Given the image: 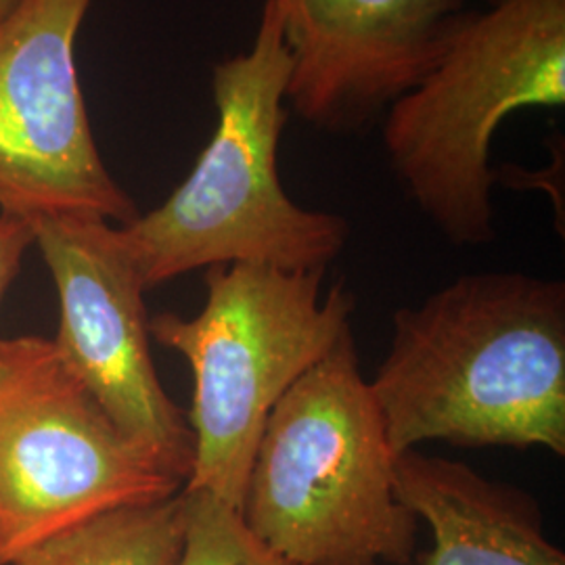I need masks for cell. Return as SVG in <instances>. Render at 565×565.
I'll return each mask as SVG.
<instances>
[{
  "instance_id": "cell-10",
  "label": "cell",
  "mask_w": 565,
  "mask_h": 565,
  "mask_svg": "<svg viewBox=\"0 0 565 565\" xmlns=\"http://www.w3.org/2000/svg\"><path fill=\"white\" fill-rule=\"evenodd\" d=\"M396 492L431 530L424 565H565L543 507L520 486L490 480L463 461L406 450L396 457Z\"/></svg>"
},
{
  "instance_id": "cell-5",
  "label": "cell",
  "mask_w": 565,
  "mask_h": 565,
  "mask_svg": "<svg viewBox=\"0 0 565 565\" xmlns=\"http://www.w3.org/2000/svg\"><path fill=\"white\" fill-rule=\"evenodd\" d=\"M324 270L233 263L205 268L202 312H162L149 335L193 371V469L182 488L207 490L242 513L264 425L287 390L350 331L354 296Z\"/></svg>"
},
{
  "instance_id": "cell-8",
  "label": "cell",
  "mask_w": 565,
  "mask_h": 565,
  "mask_svg": "<svg viewBox=\"0 0 565 565\" xmlns=\"http://www.w3.org/2000/svg\"><path fill=\"white\" fill-rule=\"evenodd\" d=\"M93 0H23L0 21V210L25 221L93 214L130 224L139 210L109 174L76 70Z\"/></svg>"
},
{
  "instance_id": "cell-9",
  "label": "cell",
  "mask_w": 565,
  "mask_h": 565,
  "mask_svg": "<svg viewBox=\"0 0 565 565\" xmlns=\"http://www.w3.org/2000/svg\"><path fill=\"white\" fill-rule=\"evenodd\" d=\"M291 60L287 103L329 135H361L440 60L465 0H268Z\"/></svg>"
},
{
  "instance_id": "cell-1",
  "label": "cell",
  "mask_w": 565,
  "mask_h": 565,
  "mask_svg": "<svg viewBox=\"0 0 565 565\" xmlns=\"http://www.w3.org/2000/svg\"><path fill=\"white\" fill-rule=\"evenodd\" d=\"M371 394L398 457L427 443L565 455V282L469 273L394 312Z\"/></svg>"
},
{
  "instance_id": "cell-3",
  "label": "cell",
  "mask_w": 565,
  "mask_h": 565,
  "mask_svg": "<svg viewBox=\"0 0 565 565\" xmlns=\"http://www.w3.org/2000/svg\"><path fill=\"white\" fill-rule=\"evenodd\" d=\"M243 524L289 565H411L419 520L396 492V455L352 329L270 411Z\"/></svg>"
},
{
  "instance_id": "cell-11",
  "label": "cell",
  "mask_w": 565,
  "mask_h": 565,
  "mask_svg": "<svg viewBox=\"0 0 565 565\" xmlns=\"http://www.w3.org/2000/svg\"><path fill=\"white\" fill-rule=\"evenodd\" d=\"M184 494L121 507L70 527L13 565H177L184 541Z\"/></svg>"
},
{
  "instance_id": "cell-12",
  "label": "cell",
  "mask_w": 565,
  "mask_h": 565,
  "mask_svg": "<svg viewBox=\"0 0 565 565\" xmlns=\"http://www.w3.org/2000/svg\"><path fill=\"white\" fill-rule=\"evenodd\" d=\"M184 494V541L177 565H289L254 539L242 513L207 490Z\"/></svg>"
},
{
  "instance_id": "cell-4",
  "label": "cell",
  "mask_w": 565,
  "mask_h": 565,
  "mask_svg": "<svg viewBox=\"0 0 565 565\" xmlns=\"http://www.w3.org/2000/svg\"><path fill=\"white\" fill-rule=\"evenodd\" d=\"M565 105V0L465 11L445 53L382 116L385 158L408 200L455 245L497 237L492 139L520 109Z\"/></svg>"
},
{
  "instance_id": "cell-2",
  "label": "cell",
  "mask_w": 565,
  "mask_h": 565,
  "mask_svg": "<svg viewBox=\"0 0 565 565\" xmlns=\"http://www.w3.org/2000/svg\"><path fill=\"white\" fill-rule=\"evenodd\" d=\"M289 74L281 18L264 0L249 51L212 70L216 128L191 174L160 207L120 226L145 289L218 264L327 270L340 258L345 218L302 207L282 189Z\"/></svg>"
},
{
  "instance_id": "cell-14",
  "label": "cell",
  "mask_w": 565,
  "mask_h": 565,
  "mask_svg": "<svg viewBox=\"0 0 565 565\" xmlns=\"http://www.w3.org/2000/svg\"><path fill=\"white\" fill-rule=\"evenodd\" d=\"M23 0H0V21L4 20L7 15H11Z\"/></svg>"
},
{
  "instance_id": "cell-13",
  "label": "cell",
  "mask_w": 565,
  "mask_h": 565,
  "mask_svg": "<svg viewBox=\"0 0 565 565\" xmlns=\"http://www.w3.org/2000/svg\"><path fill=\"white\" fill-rule=\"evenodd\" d=\"M32 243L34 233L30 221L0 210V302L20 273L21 258Z\"/></svg>"
},
{
  "instance_id": "cell-6",
  "label": "cell",
  "mask_w": 565,
  "mask_h": 565,
  "mask_svg": "<svg viewBox=\"0 0 565 565\" xmlns=\"http://www.w3.org/2000/svg\"><path fill=\"white\" fill-rule=\"evenodd\" d=\"M124 436L53 340H0V565L121 507L182 490Z\"/></svg>"
},
{
  "instance_id": "cell-15",
  "label": "cell",
  "mask_w": 565,
  "mask_h": 565,
  "mask_svg": "<svg viewBox=\"0 0 565 565\" xmlns=\"http://www.w3.org/2000/svg\"><path fill=\"white\" fill-rule=\"evenodd\" d=\"M490 2H497V0H486V4H490Z\"/></svg>"
},
{
  "instance_id": "cell-7",
  "label": "cell",
  "mask_w": 565,
  "mask_h": 565,
  "mask_svg": "<svg viewBox=\"0 0 565 565\" xmlns=\"http://www.w3.org/2000/svg\"><path fill=\"white\" fill-rule=\"evenodd\" d=\"M30 224L60 296L53 343L61 361L124 436L186 484L193 431L158 377L147 289L120 226L93 214H49Z\"/></svg>"
}]
</instances>
